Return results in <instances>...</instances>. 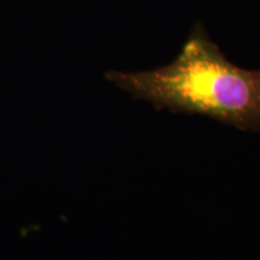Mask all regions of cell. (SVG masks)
Returning a JSON list of instances; mask_svg holds the SVG:
<instances>
[{"label":"cell","mask_w":260,"mask_h":260,"mask_svg":"<svg viewBox=\"0 0 260 260\" xmlns=\"http://www.w3.org/2000/svg\"><path fill=\"white\" fill-rule=\"evenodd\" d=\"M106 79L157 110L203 115L245 132L260 133V69L237 67L197 24L176 59L146 71H117Z\"/></svg>","instance_id":"6da1fadb"}]
</instances>
